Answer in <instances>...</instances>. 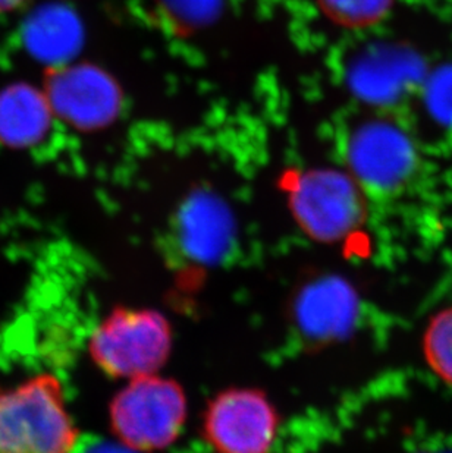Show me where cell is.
I'll use <instances>...</instances> for the list:
<instances>
[{"label": "cell", "instance_id": "6da1fadb", "mask_svg": "<svg viewBox=\"0 0 452 453\" xmlns=\"http://www.w3.org/2000/svg\"><path fill=\"white\" fill-rule=\"evenodd\" d=\"M78 441L55 376L40 374L0 392V453H71Z\"/></svg>", "mask_w": 452, "mask_h": 453}, {"label": "cell", "instance_id": "7a4b0ae2", "mask_svg": "<svg viewBox=\"0 0 452 453\" xmlns=\"http://www.w3.org/2000/svg\"><path fill=\"white\" fill-rule=\"evenodd\" d=\"M171 347V326L160 312L147 308L112 311L89 342L91 358L103 372L129 381L156 374Z\"/></svg>", "mask_w": 452, "mask_h": 453}, {"label": "cell", "instance_id": "3957f363", "mask_svg": "<svg viewBox=\"0 0 452 453\" xmlns=\"http://www.w3.org/2000/svg\"><path fill=\"white\" fill-rule=\"evenodd\" d=\"M187 399L180 385L158 374L129 380L109 408L116 439L134 452H154L180 437Z\"/></svg>", "mask_w": 452, "mask_h": 453}, {"label": "cell", "instance_id": "277c9868", "mask_svg": "<svg viewBox=\"0 0 452 453\" xmlns=\"http://www.w3.org/2000/svg\"><path fill=\"white\" fill-rule=\"evenodd\" d=\"M297 223L322 242H337L364 220L362 189L353 176L337 171H310L286 180Z\"/></svg>", "mask_w": 452, "mask_h": 453}, {"label": "cell", "instance_id": "5b68a950", "mask_svg": "<svg viewBox=\"0 0 452 453\" xmlns=\"http://www.w3.org/2000/svg\"><path fill=\"white\" fill-rule=\"evenodd\" d=\"M279 417L268 396L254 389L225 390L209 403L203 434L216 453H270Z\"/></svg>", "mask_w": 452, "mask_h": 453}, {"label": "cell", "instance_id": "8992f818", "mask_svg": "<svg viewBox=\"0 0 452 453\" xmlns=\"http://www.w3.org/2000/svg\"><path fill=\"white\" fill-rule=\"evenodd\" d=\"M346 156L355 182L375 196L400 191L417 163L411 138L386 120L360 125L347 142Z\"/></svg>", "mask_w": 452, "mask_h": 453}, {"label": "cell", "instance_id": "52a82bcc", "mask_svg": "<svg viewBox=\"0 0 452 453\" xmlns=\"http://www.w3.org/2000/svg\"><path fill=\"white\" fill-rule=\"evenodd\" d=\"M51 111L84 128L107 124L120 109V88L100 69L78 66L56 73L49 82Z\"/></svg>", "mask_w": 452, "mask_h": 453}, {"label": "cell", "instance_id": "ba28073f", "mask_svg": "<svg viewBox=\"0 0 452 453\" xmlns=\"http://www.w3.org/2000/svg\"><path fill=\"white\" fill-rule=\"evenodd\" d=\"M51 106L46 96L28 86H13L0 95V140L30 146L46 134Z\"/></svg>", "mask_w": 452, "mask_h": 453}, {"label": "cell", "instance_id": "9c48e42d", "mask_svg": "<svg viewBox=\"0 0 452 453\" xmlns=\"http://www.w3.org/2000/svg\"><path fill=\"white\" fill-rule=\"evenodd\" d=\"M423 352L432 372L452 385V307L445 308L429 321Z\"/></svg>", "mask_w": 452, "mask_h": 453}, {"label": "cell", "instance_id": "30bf717a", "mask_svg": "<svg viewBox=\"0 0 452 453\" xmlns=\"http://www.w3.org/2000/svg\"><path fill=\"white\" fill-rule=\"evenodd\" d=\"M393 0H320L324 12L346 27H366L388 12Z\"/></svg>", "mask_w": 452, "mask_h": 453}, {"label": "cell", "instance_id": "8fae6325", "mask_svg": "<svg viewBox=\"0 0 452 453\" xmlns=\"http://www.w3.org/2000/svg\"><path fill=\"white\" fill-rule=\"evenodd\" d=\"M425 99L435 119L452 129V65L438 69L429 78Z\"/></svg>", "mask_w": 452, "mask_h": 453}, {"label": "cell", "instance_id": "7c38bea8", "mask_svg": "<svg viewBox=\"0 0 452 453\" xmlns=\"http://www.w3.org/2000/svg\"><path fill=\"white\" fill-rule=\"evenodd\" d=\"M162 4L181 27L196 28L214 17L221 0H162Z\"/></svg>", "mask_w": 452, "mask_h": 453}, {"label": "cell", "instance_id": "4fadbf2b", "mask_svg": "<svg viewBox=\"0 0 452 453\" xmlns=\"http://www.w3.org/2000/svg\"><path fill=\"white\" fill-rule=\"evenodd\" d=\"M71 453H134V450L122 443L115 445V443L94 439V441H78L77 446Z\"/></svg>", "mask_w": 452, "mask_h": 453}, {"label": "cell", "instance_id": "5bb4252c", "mask_svg": "<svg viewBox=\"0 0 452 453\" xmlns=\"http://www.w3.org/2000/svg\"><path fill=\"white\" fill-rule=\"evenodd\" d=\"M26 0H0V13L8 12L18 8L19 4H24Z\"/></svg>", "mask_w": 452, "mask_h": 453}]
</instances>
